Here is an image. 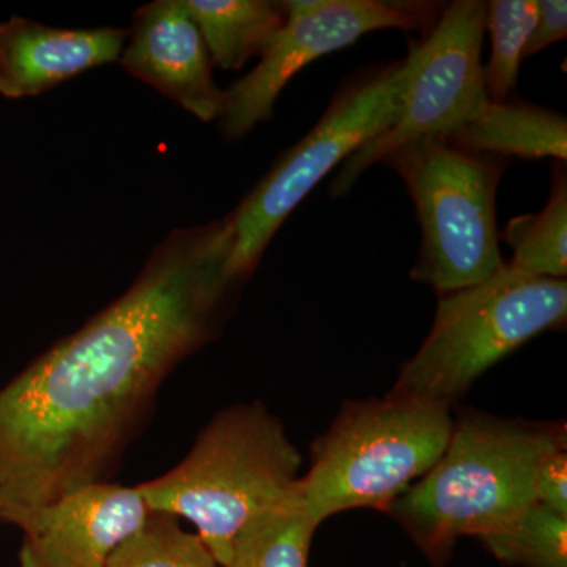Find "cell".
Returning a JSON list of instances; mask_svg holds the SVG:
<instances>
[{
  "label": "cell",
  "mask_w": 567,
  "mask_h": 567,
  "mask_svg": "<svg viewBox=\"0 0 567 567\" xmlns=\"http://www.w3.org/2000/svg\"><path fill=\"white\" fill-rule=\"evenodd\" d=\"M233 215L177 229L121 298L0 390V520L106 477L175 365L218 336L235 292Z\"/></svg>",
  "instance_id": "obj_1"
},
{
  "label": "cell",
  "mask_w": 567,
  "mask_h": 567,
  "mask_svg": "<svg viewBox=\"0 0 567 567\" xmlns=\"http://www.w3.org/2000/svg\"><path fill=\"white\" fill-rule=\"evenodd\" d=\"M566 446L565 423L465 413L440 461L386 514L432 565L443 567L458 537L498 532L527 511L544 458Z\"/></svg>",
  "instance_id": "obj_2"
},
{
  "label": "cell",
  "mask_w": 567,
  "mask_h": 567,
  "mask_svg": "<svg viewBox=\"0 0 567 567\" xmlns=\"http://www.w3.org/2000/svg\"><path fill=\"white\" fill-rule=\"evenodd\" d=\"M301 464L281 421L256 401L219 412L181 464L137 488L151 513L192 522L224 566L241 529L298 486Z\"/></svg>",
  "instance_id": "obj_3"
},
{
  "label": "cell",
  "mask_w": 567,
  "mask_h": 567,
  "mask_svg": "<svg viewBox=\"0 0 567 567\" xmlns=\"http://www.w3.org/2000/svg\"><path fill=\"white\" fill-rule=\"evenodd\" d=\"M451 405L388 394L349 401L311 446L301 477L317 525L358 507L386 513L445 453L454 429Z\"/></svg>",
  "instance_id": "obj_4"
},
{
  "label": "cell",
  "mask_w": 567,
  "mask_h": 567,
  "mask_svg": "<svg viewBox=\"0 0 567 567\" xmlns=\"http://www.w3.org/2000/svg\"><path fill=\"white\" fill-rule=\"evenodd\" d=\"M567 317L566 279L514 270L443 295L434 323L390 394L451 405L492 365Z\"/></svg>",
  "instance_id": "obj_5"
},
{
  "label": "cell",
  "mask_w": 567,
  "mask_h": 567,
  "mask_svg": "<svg viewBox=\"0 0 567 567\" xmlns=\"http://www.w3.org/2000/svg\"><path fill=\"white\" fill-rule=\"evenodd\" d=\"M401 175L421 226L420 256L410 278L440 297L468 289L502 270L496 192L507 159L462 151L425 137L388 155Z\"/></svg>",
  "instance_id": "obj_6"
},
{
  "label": "cell",
  "mask_w": 567,
  "mask_h": 567,
  "mask_svg": "<svg viewBox=\"0 0 567 567\" xmlns=\"http://www.w3.org/2000/svg\"><path fill=\"white\" fill-rule=\"evenodd\" d=\"M416 48L404 61L369 70L342 85L303 140L284 153L233 215V274L246 282L290 213L312 189L393 121L412 78Z\"/></svg>",
  "instance_id": "obj_7"
},
{
  "label": "cell",
  "mask_w": 567,
  "mask_h": 567,
  "mask_svg": "<svg viewBox=\"0 0 567 567\" xmlns=\"http://www.w3.org/2000/svg\"><path fill=\"white\" fill-rule=\"evenodd\" d=\"M487 2L456 0L440 13L416 48V63L393 121L341 166L330 186L341 197L388 155L425 137H446L480 114L488 102L481 62Z\"/></svg>",
  "instance_id": "obj_8"
},
{
  "label": "cell",
  "mask_w": 567,
  "mask_h": 567,
  "mask_svg": "<svg viewBox=\"0 0 567 567\" xmlns=\"http://www.w3.org/2000/svg\"><path fill=\"white\" fill-rule=\"evenodd\" d=\"M286 9V25L259 65L224 91L218 121L227 140H240L270 121L284 87L309 63L344 50L365 33L412 32L434 25L440 17L432 3L388 0H289Z\"/></svg>",
  "instance_id": "obj_9"
},
{
  "label": "cell",
  "mask_w": 567,
  "mask_h": 567,
  "mask_svg": "<svg viewBox=\"0 0 567 567\" xmlns=\"http://www.w3.org/2000/svg\"><path fill=\"white\" fill-rule=\"evenodd\" d=\"M148 514L137 486L99 483L71 492L21 529L20 567H106Z\"/></svg>",
  "instance_id": "obj_10"
},
{
  "label": "cell",
  "mask_w": 567,
  "mask_h": 567,
  "mask_svg": "<svg viewBox=\"0 0 567 567\" xmlns=\"http://www.w3.org/2000/svg\"><path fill=\"white\" fill-rule=\"evenodd\" d=\"M123 69L203 122L218 121L224 91L185 0H155L134 13Z\"/></svg>",
  "instance_id": "obj_11"
},
{
  "label": "cell",
  "mask_w": 567,
  "mask_h": 567,
  "mask_svg": "<svg viewBox=\"0 0 567 567\" xmlns=\"http://www.w3.org/2000/svg\"><path fill=\"white\" fill-rule=\"evenodd\" d=\"M128 32L50 28L20 17L0 22V95H41L78 74L121 61Z\"/></svg>",
  "instance_id": "obj_12"
},
{
  "label": "cell",
  "mask_w": 567,
  "mask_h": 567,
  "mask_svg": "<svg viewBox=\"0 0 567 567\" xmlns=\"http://www.w3.org/2000/svg\"><path fill=\"white\" fill-rule=\"evenodd\" d=\"M445 140L477 155L566 162L567 121L544 107L491 100L476 117Z\"/></svg>",
  "instance_id": "obj_13"
},
{
  "label": "cell",
  "mask_w": 567,
  "mask_h": 567,
  "mask_svg": "<svg viewBox=\"0 0 567 567\" xmlns=\"http://www.w3.org/2000/svg\"><path fill=\"white\" fill-rule=\"evenodd\" d=\"M213 65L240 70L262 58L287 21L286 2L271 0H185Z\"/></svg>",
  "instance_id": "obj_14"
},
{
  "label": "cell",
  "mask_w": 567,
  "mask_h": 567,
  "mask_svg": "<svg viewBox=\"0 0 567 567\" xmlns=\"http://www.w3.org/2000/svg\"><path fill=\"white\" fill-rule=\"evenodd\" d=\"M317 527L298 483L286 498L241 529L221 567H308Z\"/></svg>",
  "instance_id": "obj_15"
},
{
  "label": "cell",
  "mask_w": 567,
  "mask_h": 567,
  "mask_svg": "<svg viewBox=\"0 0 567 567\" xmlns=\"http://www.w3.org/2000/svg\"><path fill=\"white\" fill-rule=\"evenodd\" d=\"M499 237L514 249L511 267L522 274L566 279L567 178L558 163L551 178L550 199L536 215L518 216L506 224Z\"/></svg>",
  "instance_id": "obj_16"
},
{
  "label": "cell",
  "mask_w": 567,
  "mask_h": 567,
  "mask_svg": "<svg viewBox=\"0 0 567 567\" xmlns=\"http://www.w3.org/2000/svg\"><path fill=\"white\" fill-rule=\"evenodd\" d=\"M477 540L505 565L567 567V518L537 503L513 524Z\"/></svg>",
  "instance_id": "obj_17"
},
{
  "label": "cell",
  "mask_w": 567,
  "mask_h": 567,
  "mask_svg": "<svg viewBox=\"0 0 567 567\" xmlns=\"http://www.w3.org/2000/svg\"><path fill=\"white\" fill-rule=\"evenodd\" d=\"M106 567H221L210 548L166 513H151L107 559Z\"/></svg>",
  "instance_id": "obj_18"
},
{
  "label": "cell",
  "mask_w": 567,
  "mask_h": 567,
  "mask_svg": "<svg viewBox=\"0 0 567 567\" xmlns=\"http://www.w3.org/2000/svg\"><path fill=\"white\" fill-rule=\"evenodd\" d=\"M536 21L537 0L487 2L486 31L491 33L492 54L484 66V80L492 102L509 100Z\"/></svg>",
  "instance_id": "obj_19"
},
{
  "label": "cell",
  "mask_w": 567,
  "mask_h": 567,
  "mask_svg": "<svg viewBox=\"0 0 567 567\" xmlns=\"http://www.w3.org/2000/svg\"><path fill=\"white\" fill-rule=\"evenodd\" d=\"M535 503L567 518V453L548 454L535 477Z\"/></svg>",
  "instance_id": "obj_20"
},
{
  "label": "cell",
  "mask_w": 567,
  "mask_h": 567,
  "mask_svg": "<svg viewBox=\"0 0 567 567\" xmlns=\"http://www.w3.org/2000/svg\"><path fill=\"white\" fill-rule=\"evenodd\" d=\"M567 35V3L565 0H537V21L529 37L525 58L546 50Z\"/></svg>",
  "instance_id": "obj_21"
},
{
  "label": "cell",
  "mask_w": 567,
  "mask_h": 567,
  "mask_svg": "<svg viewBox=\"0 0 567 567\" xmlns=\"http://www.w3.org/2000/svg\"><path fill=\"white\" fill-rule=\"evenodd\" d=\"M0 525H2V520H0Z\"/></svg>",
  "instance_id": "obj_22"
}]
</instances>
